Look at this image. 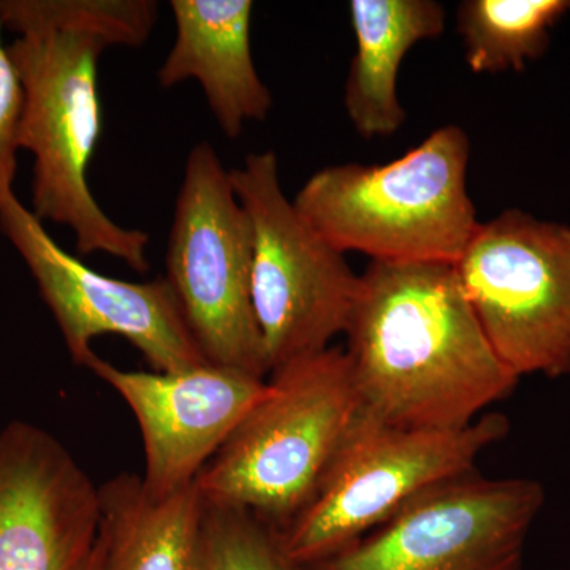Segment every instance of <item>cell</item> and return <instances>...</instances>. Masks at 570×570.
I'll use <instances>...</instances> for the list:
<instances>
[{
    "instance_id": "obj_1",
    "label": "cell",
    "mask_w": 570,
    "mask_h": 570,
    "mask_svg": "<svg viewBox=\"0 0 570 570\" xmlns=\"http://www.w3.org/2000/svg\"><path fill=\"white\" fill-rule=\"evenodd\" d=\"M154 0H0L10 58L24 104L20 149L31 153L32 209L70 228L81 255L108 254L138 273L149 269V234L124 228L97 204L88 171L102 135L100 56L138 48L157 21Z\"/></svg>"
},
{
    "instance_id": "obj_2",
    "label": "cell",
    "mask_w": 570,
    "mask_h": 570,
    "mask_svg": "<svg viewBox=\"0 0 570 570\" xmlns=\"http://www.w3.org/2000/svg\"><path fill=\"white\" fill-rule=\"evenodd\" d=\"M344 335L363 411L390 425L460 430L519 385L453 265L371 262Z\"/></svg>"
},
{
    "instance_id": "obj_3",
    "label": "cell",
    "mask_w": 570,
    "mask_h": 570,
    "mask_svg": "<svg viewBox=\"0 0 570 570\" xmlns=\"http://www.w3.org/2000/svg\"><path fill=\"white\" fill-rule=\"evenodd\" d=\"M469 159L468 134L449 124L392 163L322 168L294 204L340 253L455 265L480 225L468 193Z\"/></svg>"
},
{
    "instance_id": "obj_4",
    "label": "cell",
    "mask_w": 570,
    "mask_h": 570,
    "mask_svg": "<svg viewBox=\"0 0 570 570\" xmlns=\"http://www.w3.org/2000/svg\"><path fill=\"white\" fill-rule=\"evenodd\" d=\"M360 409L344 348L281 367L195 480L202 501L284 530L316 493Z\"/></svg>"
},
{
    "instance_id": "obj_5",
    "label": "cell",
    "mask_w": 570,
    "mask_h": 570,
    "mask_svg": "<svg viewBox=\"0 0 570 570\" xmlns=\"http://www.w3.org/2000/svg\"><path fill=\"white\" fill-rule=\"evenodd\" d=\"M509 430L501 414L460 430H415L360 409L316 493L276 532L285 558L298 568L346 549L426 491L475 471Z\"/></svg>"
},
{
    "instance_id": "obj_6",
    "label": "cell",
    "mask_w": 570,
    "mask_h": 570,
    "mask_svg": "<svg viewBox=\"0 0 570 570\" xmlns=\"http://www.w3.org/2000/svg\"><path fill=\"white\" fill-rule=\"evenodd\" d=\"M230 176L253 228L250 292L269 376L346 333L360 275L285 195L275 153L249 154Z\"/></svg>"
},
{
    "instance_id": "obj_7",
    "label": "cell",
    "mask_w": 570,
    "mask_h": 570,
    "mask_svg": "<svg viewBox=\"0 0 570 570\" xmlns=\"http://www.w3.org/2000/svg\"><path fill=\"white\" fill-rule=\"evenodd\" d=\"M167 277L208 363L268 379L253 307V228L216 149H190L176 197Z\"/></svg>"
},
{
    "instance_id": "obj_8",
    "label": "cell",
    "mask_w": 570,
    "mask_h": 570,
    "mask_svg": "<svg viewBox=\"0 0 570 570\" xmlns=\"http://www.w3.org/2000/svg\"><path fill=\"white\" fill-rule=\"evenodd\" d=\"M483 333L520 379L570 376V227L505 209L455 265Z\"/></svg>"
},
{
    "instance_id": "obj_9",
    "label": "cell",
    "mask_w": 570,
    "mask_h": 570,
    "mask_svg": "<svg viewBox=\"0 0 570 570\" xmlns=\"http://www.w3.org/2000/svg\"><path fill=\"white\" fill-rule=\"evenodd\" d=\"M546 504L532 479L478 471L434 487L346 549L298 570H523Z\"/></svg>"
},
{
    "instance_id": "obj_10",
    "label": "cell",
    "mask_w": 570,
    "mask_h": 570,
    "mask_svg": "<svg viewBox=\"0 0 570 570\" xmlns=\"http://www.w3.org/2000/svg\"><path fill=\"white\" fill-rule=\"evenodd\" d=\"M0 228L28 265L75 365H88L92 341L104 335L129 341L156 373L208 365L165 277L129 283L94 272L48 235L17 194L0 202Z\"/></svg>"
},
{
    "instance_id": "obj_11",
    "label": "cell",
    "mask_w": 570,
    "mask_h": 570,
    "mask_svg": "<svg viewBox=\"0 0 570 570\" xmlns=\"http://www.w3.org/2000/svg\"><path fill=\"white\" fill-rule=\"evenodd\" d=\"M86 367L134 412L145 445L142 485L156 498L194 485L266 392L265 379L212 363L178 373H145L94 355Z\"/></svg>"
},
{
    "instance_id": "obj_12",
    "label": "cell",
    "mask_w": 570,
    "mask_h": 570,
    "mask_svg": "<svg viewBox=\"0 0 570 570\" xmlns=\"http://www.w3.org/2000/svg\"><path fill=\"white\" fill-rule=\"evenodd\" d=\"M99 489L43 428L0 431V570H77L99 535Z\"/></svg>"
},
{
    "instance_id": "obj_13",
    "label": "cell",
    "mask_w": 570,
    "mask_h": 570,
    "mask_svg": "<svg viewBox=\"0 0 570 570\" xmlns=\"http://www.w3.org/2000/svg\"><path fill=\"white\" fill-rule=\"evenodd\" d=\"M176 36L157 78L163 88L195 80L225 137L264 121L273 96L250 48V0H171Z\"/></svg>"
},
{
    "instance_id": "obj_14",
    "label": "cell",
    "mask_w": 570,
    "mask_h": 570,
    "mask_svg": "<svg viewBox=\"0 0 570 570\" xmlns=\"http://www.w3.org/2000/svg\"><path fill=\"white\" fill-rule=\"evenodd\" d=\"M355 55L344 89L348 119L363 138L395 135L406 122L397 75L420 41L444 33L445 9L436 0H352Z\"/></svg>"
},
{
    "instance_id": "obj_15",
    "label": "cell",
    "mask_w": 570,
    "mask_h": 570,
    "mask_svg": "<svg viewBox=\"0 0 570 570\" xmlns=\"http://www.w3.org/2000/svg\"><path fill=\"white\" fill-rule=\"evenodd\" d=\"M104 570H204V501L190 485L167 498L141 478L116 475L99 489Z\"/></svg>"
},
{
    "instance_id": "obj_16",
    "label": "cell",
    "mask_w": 570,
    "mask_h": 570,
    "mask_svg": "<svg viewBox=\"0 0 570 570\" xmlns=\"http://www.w3.org/2000/svg\"><path fill=\"white\" fill-rule=\"evenodd\" d=\"M570 0H464L456 28L464 59L475 73L521 71L550 45L551 29Z\"/></svg>"
},
{
    "instance_id": "obj_17",
    "label": "cell",
    "mask_w": 570,
    "mask_h": 570,
    "mask_svg": "<svg viewBox=\"0 0 570 570\" xmlns=\"http://www.w3.org/2000/svg\"><path fill=\"white\" fill-rule=\"evenodd\" d=\"M204 505V570H298L265 521L246 510Z\"/></svg>"
},
{
    "instance_id": "obj_18",
    "label": "cell",
    "mask_w": 570,
    "mask_h": 570,
    "mask_svg": "<svg viewBox=\"0 0 570 570\" xmlns=\"http://www.w3.org/2000/svg\"><path fill=\"white\" fill-rule=\"evenodd\" d=\"M0 20V202L14 194V176L20 151V126L24 92L9 47L2 40Z\"/></svg>"
},
{
    "instance_id": "obj_19",
    "label": "cell",
    "mask_w": 570,
    "mask_h": 570,
    "mask_svg": "<svg viewBox=\"0 0 570 570\" xmlns=\"http://www.w3.org/2000/svg\"><path fill=\"white\" fill-rule=\"evenodd\" d=\"M77 570H104V549L99 535H97L91 553L88 554V558L81 562L80 568Z\"/></svg>"
}]
</instances>
